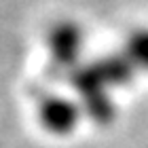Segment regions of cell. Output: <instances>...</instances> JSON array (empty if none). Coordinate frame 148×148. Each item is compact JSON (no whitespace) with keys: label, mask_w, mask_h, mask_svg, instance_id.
Listing matches in <instances>:
<instances>
[{"label":"cell","mask_w":148,"mask_h":148,"mask_svg":"<svg viewBox=\"0 0 148 148\" xmlns=\"http://www.w3.org/2000/svg\"><path fill=\"white\" fill-rule=\"evenodd\" d=\"M97 74L104 78V83L108 87H125L129 85L133 76H136V66L131 64V59L125 53H114V55H106L97 62H93Z\"/></svg>","instance_id":"3"},{"label":"cell","mask_w":148,"mask_h":148,"mask_svg":"<svg viewBox=\"0 0 148 148\" xmlns=\"http://www.w3.org/2000/svg\"><path fill=\"white\" fill-rule=\"evenodd\" d=\"M49 42H51V49L55 53L59 64L62 66H74V62H76V57L80 53V47L85 42V36H83L78 25H74L70 21H64V23H59L51 30Z\"/></svg>","instance_id":"2"},{"label":"cell","mask_w":148,"mask_h":148,"mask_svg":"<svg viewBox=\"0 0 148 148\" xmlns=\"http://www.w3.org/2000/svg\"><path fill=\"white\" fill-rule=\"evenodd\" d=\"M123 53L131 59V64L136 66V70L148 72V28L133 30L129 38L125 40Z\"/></svg>","instance_id":"4"},{"label":"cell","mask_w":148,"mask_h":148,"mask_svg":"<svg viewBox=\"0 0 148 148\" xmlns=\"http://www.w3.org/2000/svg\"><path fill=\"white\" fill-rule=\"evenodd\" d=\"M80 116H85L83 106L72 102L70 97L53 95L47 97L42 108H40V119H42L45 127L51 133H59V136H68L76 129Z\"/></svg>","instance_id":"1"}]
</instances>
